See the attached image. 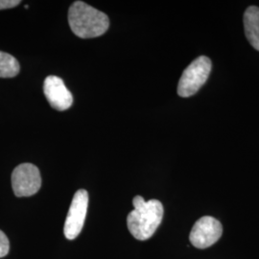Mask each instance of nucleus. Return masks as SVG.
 I'll use <instances>...</instances> for the list:
<instances>
[{"mask_svg": "<svg viewBox=\"0 0 259 259\" xmlns=\"http://www.w3.org/2000/svg\"><path fill=\"white\" fill-rule=\"evenodd\" d=\"M134 210L127 217V225L132 235L138 240L151 238L163 218V205L157 200L146 202L141 196L133 200Z\"/></svg>", "mask_w": 259, "mask_h": 259, "instance_id": "obj_1", "label": "nucleus"}, {"mask_svg": "<svg viewBox=\"0 0 259 259\" xmlns=\"http://www.w3.org/2000/svg\"><path fill=\"white\" fill-rule=\"evenodd\" d=\"M68 23L77 37L92 38L108 31L110 19L106 14L83 1H75L68 10Z\"/></svg>", "mask_w": 259, "mask_h": 259, "instance_id": "obj_2", "label": "nucleus"}, {"mask_svg": "<svg viewBox=\"0 0 259 259\" xmlns=\"http://www.w3.org/2000/svg\"><path fill=\"white\" fill-rule=\"evenodd\" d=\"M212 64L209 58L200 56L188 65L183 72L178 84V94L181 97H190L198 93L208 79Z\"/></svg>", "mask_w": 259, "mask_h": 259, "instance_id": "obj_3", "label": "nucleus"}, {"mask_svg": "<svg viewBox=\"0 0 259 259\" xmlns=\"http://www.w3.org/2000/svg\"><path fill=\"white\" fill-rule=\"evenodd\" d=\"M12 186L17 197H30L36 194L41 186L39 170L32 163H22L12 173Z\"/></svg>", "mask_w": 259, "mask_h": 259, "instance_id": "obj_4", "label": "nucleus"}, {"mask_svg": "<svg viewBox=\"0 0 259 259\" xmlns=\"http://www.w3.org/2000/svg\"><path fill=\"white\" fill-rule=\"evenodd\" d=\"M89 194L84 189H80L75 193L65 219V237L68 240L75 239L83 230V224L88 212Z\"/></svg>", "mask_w": 259, "mask_h": 259, "instance_id": "obj_5", "label": "nucleus"}, {"mask_svg": "<svg viewBox=\"0 0 259 259\" xmlns=\"http://www.w3.org/2000/svg\"><path fill=\"white\" fill-rule=\"evenodd\" d=\"M221 223L210 216H204L195 223L189 235L190 243L198 249H206L222 236Z\"/></svg>", "mask_w": 259, "mask_h": 259, "instance_id": "obj_6", "label": "nucleus"}, {"mask_svg": "<svg viewBox=\"0 0 259 259\" xmlns=\"http://www.w3.org/2000/svg\"><path fill=\"white\" fill-rule=\"evenodd\" d=\"M44 93L50 106L57 111L68 110L73 103V96L67 90L62 78L51 75L44 83Z\"/></svg>", "mask_w": 259, "mask_h": 259, "instance_id": "obj_7", "label": "nucleus"}, {"mask_svg": "<svg viewBox=\"0 0 259 259\" xmlns=\"http://www.w3.org/2000/svg\"><path fill=\"white\" fill-rule=\"evenodd\" d=\"M245 34L250 46L259 51V8L250 6L244 14Z\"/></svg>", "mask_w": 259, "mask_h": 259, "instance_id": "obj_8", "label": "nucleus"}, {"mask_svg": "<svg viewBox=\"0 0 259 259\" xmlns=\"http://www.w3.org/2000/svg\"><path fill=\"white\" fill-rule=\"evenodd\" d=\"M19 61L6 52L0 51V78H13L19 74Z\"/></svg>", "mask_w": 259, "mask_h": 259, "instance_id": "obj_9", "label": "nucleus"}, {"mask_svg": "<svg viewBox=\"0 0 259 259\" xmlns=\"http://www.w3.org/2000/svg\"><path fill=\"white\" fill-rule=\"evenodd\" d=\"M10 250L9 239L6 234L0 231V258L5 257Z\"/></svg>", "mask_w": 259, "mask_h": 259, "instance_id": "obj_10", "label": "nucleus"}, {"mask_svg": "<svg viewBox=\"0 0 259 259\" xmlns=\"http://www.w3.org/2000/svg\"><path fill=\"white\" fill-rule=\"evenodd\" d=\"M21 3L19 0H0V10L11 9Z\"/></svg>", "mask_w": 259, "mask_h": 259, "instance_id": "obj_11", "label": "nucleus"}, {"mask_svg": "<svg viewBox=\"0 0 259 259\" xmlns=\"http://www.w3.org/2000/svg\"><path fill=\"white\" fill-rule=\"evenodd\" d=\"M24 8H25V9H28V8H29V6H28V5H25V6H24Z\"/></svg>", "mask_w": 259, "mask_h": 259, "instance_id": "obj_12", "label": "nucleus"}]
</instances>
